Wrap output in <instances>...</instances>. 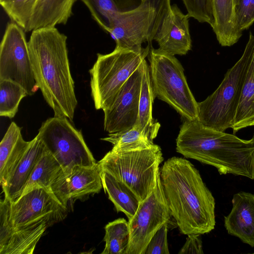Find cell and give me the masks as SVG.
Listing matches in <instances>:
<instances>
[{
    "label": "cell",
    "mask_w": 254,
    "mask_h": 254,
    "mask_svg": "<svg viewBox=\"0 0 254 254\" xmlns=\"http://www.w3.org/2000/svg\"><path fill=\"white\" fill-rule=\"evenodd\" d=\"M160 178L171 215L182 234L202 235L214 229V197L189 160L169 158L160 169Z\"/></svg>",
    "instance_id": "cell-1"
},
{
    "label": "cell",
    "mask_w": 254,
    "mask_h": 254,
    "mask_svg": "<svg viewBox=\"0 0 254 254\" xmlns=\"http://www.w3.org/2000/svg\"><path fill=\"white\" fill-rule=\"evenodd\" d=\"M67 37L56 27L33 30L28 42L38 87L54 116L72 122L77 101L68 57Z\"/></svg>",
    "instance_id": "cell-2"
},
{
    "label": "cell",
    "mask_w": 254,
    "mask_h": 254,
    "mask_svg": "<svg viewBox=\"0 0 254 254\" xmlns=\"http://www.w3.org/2000/svg\"><path fill=\"white\" fill-rule=\"evenodd\" d=\"M176 150L184 157L216 168L220 175L254 180V134L248 140L185 120L176 139Z\"/></svg>",
    "instance_id": "cell-3"
},
{
    "label": "cell",
    "mask_w": 254,
    "mask_h": 254,
    "mask_svg": "<svg viewBox=\"0 0 254 254\" xmlns=\"http://www.w3.org/2000/svg\"><path fill=\"white\" fill-rule=\"evenodd\" d=\"M254 47V35L250 32L240 59L228 70L217 89L198 102L197 120L203 126L221 131L232 127Z\"/></svg>",
    "instance_id": "cell-4"
},
{
    "label": "cell",
    "mask_w": 254,
    "mask_h": 254,
    "mask_svg": "<svg viewBox=\"0 0 254 254\" xmlns=\"http://www.w3.org/2000/svg\"><path fill=\"white\" fill-rule=\"evenodd\" d=\"M151 45L139 49L115 48L107 54H97L89 70L91 95L96 110H104L148 56Z\"/></svg>",
    "instance_id": "cell-5"
},
{
    "label": "cell",
    "mask_w": 254,
    "mask_h": 254,
    "mask_svg": "<svg viewBox=\"0 0 254 254\" xmlns=\"http://www.w3.org/2000/svg\"><path fill=\"white\" fill-rule=\"evenodd\" d=\"M162 155L160 147L154 144L129 151L111 150L98 163L101 171L124 183L141 202L156 187L159 166L164 160Z\"/></svg>",
    "instance_id": "cell-6"
},
{
    "label": "cell",
    "mask_w": 254,
    "mask_h": 254,
    "mask_svg": "<svg viewBox=\"0 0 254 254\" xmlns=\"http://www.w3.org/2000/svg\"><path fill=\"white\" fill-rule=\"evenodd\" d=\"M148 56L154 98L167 103L184 120H197L198 102L190 90L179 61L174 56L152 47Z\"/></svg>",
    "instance_id": "cell-7"
},
{
    "label": "cell",
    "mask_w": 254,
    "mask_h": 254,
    "mask_svg": "<svg viewBox=\"0 0 254 254\" xmlns=\"http://www.w3.org/2000/svg\"><path fill=\"white\" fill-rule=\"evenodd\" d=\"M171 0H139L135 7L117 14L109 33L115 48L139 49L151 43L171 7Z\"/></svg>",
    "instance_id": "cell-8"
},
{
    "label": "cell",
    "mask_w": 254,
    "mask_h": 254,
    "mask_svg": "<svg viewBox=\"0 0 254 254\" xmlns=\"http://www.w3.org/2000/svg\"><path fill=\"white\" fill-rule=\"evenodd\" d=\"M38 136L63 169L75 166L91 167L97 163L81 132L65 117L50 118L43 122Z\"/></svg>",
    "instance_id": "cell-9"
},
{
    "label": "cell",
    "mask_w": 254,
    "mask_h": 254,
    "mask_svg": "<svg viewBox=\"0 0 254 254\" xmlns=\"http://www.w3.org/2000/svg\"><path fill=\"white\" fill-rule=\"evenodd\" d=\"M24 32L13 22L7 24L0 46V80L18 84L31 96L39 88L34 78Z\"/></svg>",
    "instance_id": "cell-10"
},
{
    "label": "cell",
    "mask_w": 254,
    "mask_h": 254,
    "mask_svg": "<svg viewBox=\"0 0 254 254\" xmlns=\"http://www.w3.org/2000/svg\"><path fill=\"white\" fill-rule=\"evenodd\" d=\"M67 208L62 205L50 191L43 188L33 189L11 202L8 221L15 229L39 226H50L63 221Z\"/></svg>",
    "instance_id": "cell-11"
},
{
    "label": "cell",
    "mask_w": 254,
    "mask_h": 254,
    "mask_svg": "<svg viewBox=\"0 0 254 254\" xmlns=\"http://www.w3.org/2000/svg\"><path fill=\"white\" fill-rule=\"evenodd\" d=\"M171 213L158 176L155 188L140 202L134 216L128 221L129 241L126 254H144L153 235L165 223Z\"/></svg>",
    "instance_id": "cell-12"
},
{
    "label": "cell",
    "mask_w": 254,
    "mask_h": 254,
    "mask_svg": "<svg viewBox=\"0 0 254 254\" xmlns=\"http://www.w3.org/2000/svg\"><path fill=\"white\" fill-rule=\"evenodd\" d=\"M145 60L124 84L112 104L103 110L104 129L109 133L127 130L136 124Z\"/></svg>",
    "instance_id": "cell-13"
},
{
    "label": "cell",
    "mask_w": 254,
    "mask_h": 254,
    "mask_svg": "<svg viewBox=\"0 0 254 254\" xmlns=\"http://www.w3.org/2000/svg\"><path fill=\"white\" fill-rule=\"evenodd\" d=\"M101 173L98 163L91 167L75 166L62 169L51 185L50 192L67 207L70 200L100 192L103 188Z\"/></svg>",
    "instance_id": "cell-14"
},
{
    "label": "cell",
    "mask_w": 254,
    "mask_h": 254,
    "mask_svg": "<svg viewBox=\"0 0 254 254\" xmlns=\"http://www.w3.org/2000/svg\"><path fill=\"white\" fill-rule=\"evenodd\" d=\"M189 18L176 4L171 5L154 39L158 51L175 56L185 55L191 50Z\"/></svg>",
    "instance_id": "cell-15"
},
{
    "label": "cell",
    "mask_w": 254,
    "mask_h": 254,
    "mask_svg": "<svg viewBox=\"0 0 254 254\" xmlns=\"http://www.w3.org/2000/svg\"><path fill=\"white\" fill-rule=\"evenodd\" d=\"M10 201L4 197L0 204V254H32L48 225L22 229L13 228L8 221Z\"/></svg>",
    "instance_id": "cell-16"
},
{
    "label": "cell",
    "mask_w": 254,
    "mask_h": 254,
    "mask_svg": "<svg viewBox=\"0 0 254 254\" xmlns=\"http://www.w3.org/2000/svg\"><path fill=\"white\" fill-rule=\"evenodd\" d=\"M232 208L224 217L228 233L254 247V194L240 191L233 195Z\"/></svg>",
    "instance_id": "cell-17"
},
{
    "label": "cell",
    "mask_w": 254,
    "mask_h": 254,
    "mask_svg": "<svg viewBox=\"0 0 254 254\" xmlns=\"http://www.w3.org/2000/svg\"><path fill=\"white\" fill-rule=\"evenodd\" d=\"M45 148V144L38 135L31 140L26 152L7 181L1 186L5 198L11 202L19 198L24 185Z\"/></svg>",
    "instance_id": "cell-18"
},
{
    "label": "cell",
    "mask_w": 254,
    "mask_h": 254,
    "mask_svg": "<svg viewBox=\"0 0 254 254\" xmlns=\"http://www.w3.org/2000/svg\"><path fill=\"white\" fill-rule=\"evenodd\" d=\"M31 143L25 141L14 122L8 127L0 143V182L5 184Z\"/></svg>",
    "instance_id": "cell-19"
},
{
    "label": "cell",
    "mask_w": 254,
    "mask_h": 254,
    "mask_svg": "<svg viewBox=\"0 0 254 254\" xmlns=\"http://www.w3.org/2000/svg\"><path fill=\"white\" fill-rule=\"evenodd\" d=\"M77 0H37L27 32L65 24Z\"/></svg>",
    "instance_id": "cell-20"
},
{
    "label": "cell",
    "mask_w": 254,
    "mask_h": 254,
    "mask_svg": "<svg viewBox=\"0 0 254 254\" xmlns=\"http://www.w3.org/2000/svg\"><path fill=\"white\" fill-rule=\"evenodd\" d=\"M212 1L214 18L213 31L222 46H232L242 35L236 28L235 0H212Z\"/></svg>",
    "instance_id": "cell-21"
},
{
    "label": "cell",
    "mask_w": 254,
    "mask_h": 254,
    "mask_svg": "<svg viewBox=\"0 0 254 254\" xmlns=\"http://www.w3.org/2000/svg\"><path fill=\"white\" fill-rule=\"evenodd\" d=\"M101 177L104 191L117 212H123L130 220L140 203L138 197L127 186L108 173L101 171Z\"/></svg>",
    "instance_id": "cell-22"
},
{
    "label": "cell",
    "mask_w": 254,
    "mask_h": 254,
    "mask_svg": "<svg viewBox=\"0 0 254 254\" xmlns=\"http://www.w3.org/2000/svg\"><path fill=\"white\" fill-rule=\"evenodd\" d=\"M254 126V47L231 128L234 133Z\"/></svg>",
    "instance_id": "cell-23"
},
{
    "label": "cell",
    "mask_w": 254,
    "mask_h": 254,
    "mask_svg": "<svg viewBox=\"0 0 254 254\" xmlns=\"http://www.w3.org/2000/svg\"><path fill=\"white\" fill-rule=\"evenodd\" d=\"M157 135L136 123L127 130L109 133L101 139L113 144L112 151L122 152L148 148L154 144L153 139Z\"/></svg>",
    "instance_id": "cell-24"
},
{
    "label": "cell",
    "mask_w": 254,
    "mask_h": 254,
    "mask_svg": "<svg viewBox=\"0 0 254 254\" xmlns=\"http://www.w3.org/2000/svg\"><path fill=\"white\" fill-rule=\"evenodd\" d=\"M62 169L60 163L45 147L24 186L21 196L36 188L50 191L51 185Z\"/></svg>",
    "instance_id": "cell-25"
},
{
    "label": "cell",
    "mask_w": 254,
    "mask_h": 254,
    "mask_svg": "<svg viewBox=\"0 0 254 254\" xmlns=\"http://www.w3.org/2000/svg\"><path fill=\"white\" fill-rule=\"evenodd\" d=\"M88 8L94 20L109 33L115 15L135 7L139 0H80Z\"/></svg>",
    "instance_id": "cell-26"
},
{
    "label": "cell",
    "mask_w": 254,
    "mask_h": 254,
    "mask_svg": "<svg viewBox=\"0 0 254 254\" xmlns=\"http://www.w3.org/2000/svg\"><path fill=\"white\" fill-rule=\"evenodd\" d=\"M154 99L149 68L145 60L143 64L138 116L136 123L144 129L157 134L160 125L155 121L152 117V106Z\"/></svg>",
    "instance_id": "cell-27"
},
{
    "label": "cell",
    "mask_w": 254,
    "mask_h": 254,
    "mask_svg": "<svg viewBox=\"0 0 254 254\" xmlns=\"http://www.w3.org/2000/svg\"><path fill=\"white\" fill-rule=\"evenodd\" d=\"M105 248L102 254H126L129 241L128 222L120 218L105 227Z\"/></svg>",
    "instance_id": "cell-28"
},
{
    "label": "cell",
    "mask_w": 254,
    "mask_h": 254,
    "mask_svg": "<svg viewBox=\"0 0 254 254\" xmlns=\"http://www.w3.org/2000/svg\"><path fill=\"white\" fill-rule=\"evenodd\" d=\"M27 95L18 84L7 80H0V116L13 118L17 113L21 100Z\"/></svg>",
    "instance_id": "cell-29"
},
{
    "label": "cell",
    "mask_w": 254,
    "mask_h": 254,
    "mask_svg": "<svg viewBox=\"0 0 254 254\" xmlns=\"http://www.w3.org/2000/svg\"><path fill=\"white\" fill-rule=\"evenodd\" d=\"M37 0H3L1 6L12 21L27 32Z\"/></svg>",
    "instance_id": "cell-30"
},
{
    "label": "cell",
    "mask_w": 254,
    "mask_h": 254,
    "mask_svg": "<svg viewBox=\"0 0 254 254\" xmlns=\"http://www.w3.org/2000/svg\"><path fill=\"white\" fill-rule=\"evenodd\" d=\"M189 17H192L200 23H207L212 27L213 25L212 0H182Z\"/></svg>",
    "instance_id": "cell-31"
},
{
    "label": "cell",
    "mask_w": 254,
    "mask_h": 254,
    "mask_svg": "<svg viewBox=\"0 0 254 254\" xmlns=\"http://www.w3.org/2000/svg\"><path fill=\"white\" fill-rule=\"evenodd\" d=\"M235 15L237 29L242 34L254 22V0H235Z\"/></svg>",
    "instance_id": "cell-32"
},
{
    "label": "cell",
    "mask_w": 254,
    "mask_h": 254,
    "mask_svg": "<svg viewBox=\"0 0 254 254\" xmlns=\"http://www.w3.org/2000/svg\"><path fill=\"white\" fill-rule=\"evenodd\" d=\"M168 223H164L149 241L144 254H169L167 242Z\"/></svg>",
    "instance_id": "cell-33"
},
{
    "label": "cell",
    "mask_w": 254,
    "mask_h": 254,
    "mask_svg": "<svg viewBox=\"0 0 254 254\" xmlns=\"http://www.w3.org/2000/svg\"><path fill=\"white\" fill-rule=\"evenodd\" d=\"M200 235L199 234L188 235L186 242L180 250L179 254H203Z\"/></svg>",
    "instance_id": "cell-34"
},
{
    "label": "cell",
    "mask_w": 254,
    "mask_h": 254,
    "mask_svg": "<svg viewBox=\"0 0 254 254\" xmlns=\"http://www.w3.org/2000/svg\"><path fill=\"white\" fill-rule=\"evenodd\" d=\"M2 0H0V1H2Z\"/></svg>",
    "instance_id": "cell-35"
}]
</instances>
